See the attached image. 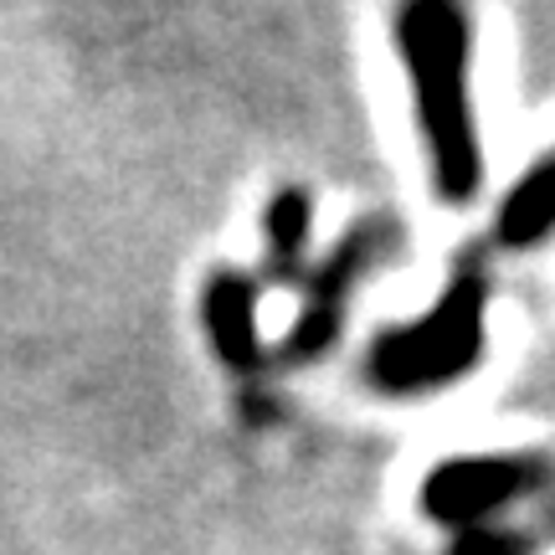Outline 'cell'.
<instances>
[{
  "mask_svg": "<svg viewBox=\"0 0 555 555\" xmlns=\"http://www.w3.org/2000/svg\"><path fill=\"white\" fill-rule=\"evenodd\" d=\"M397 37L401 67L412 78L416 129L433 159L437 196L463 206L483 185V155H478V124H474V26L463 0H397Z\"/></svg>",
  "mask_w": 555,
  "mask_h": 555,
  "instance_id": "1",
  "label": "cell"
},
{
  "mask_svg": "<svg viewBox=\"0 0 555 555\" xmlns=\"http://www.w3.org/2000/svg\"><path fill=\"white\" fill-rule=\"evenodd\" d=\"M483 339H489V268L478 258H463L427 314L376 335L365 376L386 397H427L474 371L483 360Z\"/></svg>",
  "mask_w": 555,
  "mask_h": 555,
  "instance_id": "2",
  "label": "cell"
},
{
  "mask_svg": "<svg viewBox=\"0 0 555 555\" xmlns=\"http://www.w3.org/2000/svg\"><path fill=\"white\" fill-rule=\"evenodd\" d=\"M545 483L551 468L530 453H474L437 463L433 478L422 483V509L448 530H474V525H494L519 499H535Z\"/></svg>",
  "mask_w": 555,
  "mask_h": 555,
  "instance_id": "3",
  "label": "cell"
},
{
  "mask_svg": "<svg viewBox=\"0 0 555 555\" xmlns=\"http://www.w3.org/2000/svg\"><path fill=\"white\" fill-rule=\"evenodd\" d=\"M391 247H397V227H391V221H360L356 232H345V242L309 273L304 309H298L294 330L283 339V360L304 365V360L324 356V350L335 345L339 324H345V304L356 294V283L365 273H376L380 262L391 258Z\"/></svg>",
  "mask_w": 555,
  "mask_h": 555,
  "instance_id": "4",
  "label": "cell"
},
{
  "mask_svg": "<svg viewBox=\"0 0 555 555\" xmlns=\"http://www.w3.org/2000/svg\"><path fill=\"white\" fill-rule=\"evenodd\" d=\"M206 335L217 345V356L232 365V371H258L262 365V345H258V288L242 273H217L206 283Z\"/></svg>",
  "mask_w": 555,
  "mask_h": 555,
  "instance_id": "5",
  "label": "cell"
},
{
  "mask_svg": "<svg viewBox=\"0 0 555 555\" xmlns=\"http://www.w3.org/2000/svg\"><path fill=\"white\" fill-rule=\"evenodd\" d=\"M551 232H555V150L509 185V196H504L494 217V242L504 253H525V247L545 242Z\"/></svg>",
  "mask_w": 555,
  "mask_h": 555,
  "instance_id": "6",
  "label": "cell"
},
{
  "mask_svg": "<svg viewBox=\"0 0 555 555\" xmlns=\"http://www.w3.org/2000/svg\"><path fill=\"white\" fill-rule=\"evenodd\" d=\"M304 247H309V196L304 191H278L268 206V273L283 283L304 268Z\"/></svg>",
  "mask_w": 555,
  "mask_h": 555,
  "instance_id": "7",
  "label": "cell"
},
{
  "mask_svg": "<svg viewBox=\"0 0 555 555\" xmlns=\"http://www.w3.org/2000/svg\"><path fill=\"white\" fill-rule=\"evenodd\" d=\"M448 555H535V545L515 530H504V525H474V530H457L453 551Z\"/></svg>",
  "mask_w": 555,
  "mask_h": 555,
  "instance_id": "8",
  "label": "cell"
}]
</instances>
